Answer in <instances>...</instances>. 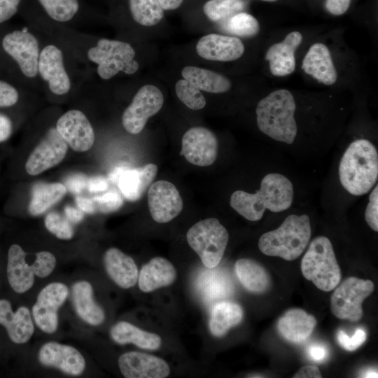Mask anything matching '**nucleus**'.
<instances>
[{
	"instance_id": "f257e3e1",
	"label": "nucleus",
	"mask_w": 378,
	"mask_h": 378,
	"mask_svg": "<svg viewBox=\"0 0 378 378\" xmlns=\"http://www.w3.org/2000/svg\"><path fill=\"white\" fill-rule=\"evenodd\" d=\"M62 43L102 80L120 73L134 75L139 67L136 51L127 41L98 37L88 31L64 27L39 30Z\"/></svg>"
},
{
	"instance_id": "f03ea898",
	"label": "nucleus",
	"mask_w": 378,
	"mask_h": 378,
	"mask_svg": "<svg viewBox=\"0 0 378 378\" xmlns=\"http://www.w3.org/2000/svg\"><path fill=\"white\" fill-rule=\"evenodd\" d=\"M39 31L38 76L41 93L58 101L77 96L85 83L94 77L92 72L62 43Z\"/></svg>"
},
{
	"instance_id": "7ed1b4c3",
	"label": "nucleus",
	"mask_w": 378,
	"mask_h": 378,
	"mask_svg": "<svg viewBox=\"0 0 378 378\" xmlns=\"http://www.w3.org/2000/svg\"><path fill=\"white\" fill-rule=\"evenodd\" d=\"M41 46L40 31L27 24L6 30L1 35L0 52L9 63L12 83L34 92H41L38 76Z\"/></svg>"
},
{
	"instance_id": "20e7f679",
	"label": "nucleus",
	"mask_w": 378,
	"mask_h": 378,
	"mask_svg": "<svg viewBox=\"0 0 378 378\" xmlns=\"http://www.w3.org/2000/svg\"><path fill=\"white\" fill-rule=\"evenodd\" d=\"M20 14L38 30L64 27L87 31L97 17L88 0H24Z\"/></svg>"
},
{
	"instance_id": "39448f33",
	"label": "nucleus",
	"mask_w": 378,
	"mask_h": 378,
	"mask_svg": "<svg viewBox=\"0 0 378 378\" xmlns=\"http://www.w3.org/2000/svg\"><path fill=\"white\" fill-rule=\"evenodd\" d=\"M293 200V187L290 181L282 174L270 173L263 177L260 189L255 193L234 191L230 204L244 218L257 221L262 218L266 209L276 213L287 210Z\"/></svg>"
},
{
	"instance_id": "423d86ee",
	"label": "nucleus",
	"mask_w": 378,
	"mask_h": 378,
	"mask_svg": "<svg viewBox=\"0 0 378 378\" xmlns=\"http://www.w3.org/2000/svg\"><path fill=\"white\" fill-rule=\"evenodd\" d=\"M340 181L353 195L368 193L378 178V153L367 139L353 141L344 153L339 166Z\"/></svg>"
},
{
	"instance_id": "0eeeda50",
	"label": "nucleus",
	"mask_w": 378,
	"mask_h": 378,
	"mask_svg": "<svg viewBox=\"0 0 378 378\" xmlns=\"http://www.w3.org/2000/svg\"><path fill=\"white\" fill-rule=\"evenodd\" d=\"M296 104L290 92L275 90L262 99L256 108L259 130L272 139L291 144L297 135L294 118Z\"/></svg>"
},
{
	"instance_id": "6e6552de",
	"label": "nucleus",
	"mask_w": 378,
	"mask_h": 378,
	"mask_svg": "<svg viewBox=\"0 0 378 378\" xmlns=\"http://www.w3.org/2000/svg\"><path fill=\"white\" fill-rule=\"evenodd\" d=\"M311 234L309 216L292 214L278 228L264 233L259 239L258 248L265 255L291 261L303 253Z\"/></svg>"
},
{
	"instance_id": "1a4fd4ad",
	"label": "nucleus",
	"mask_w": 378,
	"mask_h": 378,
	"mask_svg": "<svg viewBox=\"0 0 378 378\" xmlns=\"http://www.w3.org/2000/svg\"><path fill=\"white\" fill-rule=\"evenodd\" d=\"M301 271L307 280L323 291L336 288L341 280V270L329 239L319 236L311 241L302 259Z\"/></svg>"
},
{
	"instance_id": "9d476101",
	"label": "nucleus",
	"mask_w": 378,
	"mask_h": 378,
	"mask_svg": "<svg viewBox=\"0 0 378 378\" xmlns=\"http://www.w3.org/2000/svg\"><path fill=\"white\" fill-rule=\"evenodd\" d=\"M186 239L189 246L199 255L204 265L212 269L220 263L223 257L229 240V234L217 218H209L190 227Z\"/></svg>"
},
{
	"instance_id": "9b49d317",
	"label": "nucleus",
	"mask_w": 378,
	"mask_h": 378,
	"mask_svg": "<svg viewBox=\"0 0 378 378\" xmlns=\"http://www.w3.org/2000/svg\"><path fill=\"white\" fill-rule=\"evenodd\" d=\"M374 288V284L370 280L356 277L345 279L332 295L330 309L332 314L340 319L358 321L363 316L362 303Z\"/></svg>"
},
{
	"instance_id": "f8f14e48",
	"label": "nucleus",
	"mask_w": 378,
	"mask_h": 378,
	"mask_svg": "<svg viewBox=\"0 0 378 378\" xmlns=\"http://www.w3.org/2000/svg\"><path fill=\"white\" fill-rule=\"evenodd\" d=\"M163 104L164 96L158 87L153 85L142 86L122 114L124 129L131 134H139L148 120L161 109Z\"/></svg>"
},
{
	"instance_id": "ddd939ff",
	"label": "nucleus",
	"mask_w": 378,
	"mask_h": 378,
	"mask_svg": "<svg viewBox=\"0 0 378 378\" xmlns=\"http://www.w3.org/2000/svg\"><path fill=\"white\" fill-rule=\"evenodd\" d=\"M68 295V287L61 282L50 283L39 292L32 307L31 314L35 323L43 332L52 334L57 330V312Z\"/></svg>"
},
{
	"instance_id": "4468645a",
	"label": "nucleus",
	"mask_w": 378,
	"mask_h": 378,
	"mask_svg": "<svg viewBox=\"0 0 378 378\" xmlns=\"http://www.w3.org/2000/svg\"><path fill=\"white\" fill-rule=\"evenodd\" d=\"M55 127L67 145L76 151H87L94 143V127L87 114L80 109L71 108L61 114Z\"/></svg>"
},
{
	"instance_id": "2eb2a0df",
	"label": "nucleus",
	"mask_w": 378,
	"mask_h": 378,
	"mask_svg": "<svg viewBox=\"0 0 378 378\" xmlns=\"http://www.w3.org/2000/svg\"><path fill=\"white\" fill-rule=\"evenodd\" d=\"M67 150L68 145L55 125L49 127L27 160V172L35 176L55 167L65 158Z\"/></svg>"
},
{
	"instance_id": "dca6fc26",
	"label": "nucleus",
	"mask_w": 378,
	"mask_h": 378,
	"mask_svg": "<svg viewBox=\"0 0 378 378\" xmlns=\"http://www.w3.org/2000/svg\"><path fill=\"white\" fill-rule=\"evenodd\" d=\"M218 149L217 137L206 127H192L183 136L181 154L195 166L211 165L217 158Z\"/></svg>"
},
{
	"instance_id": "f3484780",
	"label": "nucleus",
	"mask_w": 378,
	"mask_h": 378,
	"mask_svg": "<svg viewBox=\"0 0 378 378\" xmlns=\"http://www.w3.org/2000/svg\"><path fill=\"white\" fill-rule=\"evenodd\" d=\"M148 205L153 219L158 223H165L180 214L183 202L178 189L173 183L160 180L149 186Z\"/></svg>"
},
{
	"instance_id": "a211bd4d",
	"label": "nucleus",
	"mask_w": 378,
	"mask_h": 378,
	"mask_svg": "<svg viewBox=\"0 0 378 378\" xmlns=\"http://www.w3.org/2000/svg\"><path fill=\"white\" fill-rule=\"evenodd\" d=\"M118 363L126 378H164L170 373V368L164 360L140 351L122 354Z\"/></svg>"
},
{
	"instance_id": "6ab92c4d",
	"label": "nucleus",
	"mask_w": 378,
	"mask_h": 378,
	"mask_svg": "<svg viewBox=\"0 0 378 378\" xmlns=\"http://www.w3.org/2000/svg\"><path fill=\"white\" fill-rule=\"evenodd\" d=\"M38 358L43 365L73 376L81 374L85 368V360L78 349L56 342L44 344L38 351Z\"/></svg>"
},
{
	"instance_id": "aec40b11",
	"label": "nucleus",
	"mask_w": 378,
	"mask_h": 378,
	"mask_svg": "<svg viewBox=\"0 0 378 378\" xmlns=\"http://www.w3.org/2000/svg\"><path fill=\"white\" fill-rule=\"evenodd\" d=\"M196 51L199 56L207 60L230 62L242 56L244 46L237 37L210 34L200 38Z\"/></svg>"
},
{
	"instance_id": "412c9836",
	"label": "nucleus",
	"mask_w": 378,
	"mask_h": 378,
	"mask_svg": "<svg viewBox=\"0 0 378 378\" xmlns=\"http://www.w3.org/2000/svg\"><path fill=\"white\" fill-rule=\"evenodd\" d=\"M0 324L6 329L9 338L15 344L27 342L34 332L29 308L22 306L13 312L10 302L6 300H0Z\"/></svg>"
},
{
	"instance_id": "4be33fe9",
	"label": "nucleus",
	"mask_w": 378,
	"mask_h": 378,
	"mask_svg": "<svg viewBox=\"0 0 378 378\" xmlns=\"http://www.w3.org/2000/svg\"><path fill=\"white\" fill-rule=\"evenodd\" d=\"M302 41L300 32L289 33L279 43L271 46L265 55L269 61L271 73L275 76H285L295 69V52Z\"/></svg>"
},
{
	"instance_id": "5701e85b",
	"label": "nucleus",
	"mask_w": 378,
	"mask_h": 378,
	"mask_svg": "<svg viewBox=\"0 0 378 378\" xmlns=\"http://www.w3.org/2000/svg\"><path fill=\"white\" fill-rule=\"evenodd\" d=\"M104 265L110 278L120 288L135 286L139 271L134 259L117 248H110L104 253Z\"/></svg>"
},
{
	"instance_id": "b1692460",
	"label": "nucleus",
	"mask_w": 378,
	"mask_h": 378,
	"mask_svg": "<svg viewBox=\"0 0 378 378\" xmlns=\"http://www.w3.org/2000/svg\"><path fill=\"white\" fill-rule=\"evenodd\" d=\"M177 276L173 264L163 257H154L144 265L138 276L139 289L150 293L172 284Z\"/></svg>"
},
{
	"instance_id": "393cba45",
	"label": "nucleus",
	"mask_w": 378,
	"mask_h": 378,
	"mask_svg": "<svg viewBox=\"0 0 378 378\" xmlns=\"http://www.w3.org/2000/svg\"><path fill=\"white\" fill-rule=\"evenodd\" d=\"M302 69L318 82L330 85L337 78L328 48L321 43L313 44L305 55Z\"/></svg>"
},
{
	"instance_id": "a878e982",
	"label": "nucleus",
	"mask_w": 378,
	"mask_h": 378,
	"mask_svg": "<svg viewBox=\"0 0 378 378\" xmlns=\"http://www.w3.org/2000/svg\"><path fill=\"white\" fill-rule=\"evenodd\" d=\"M158 170V166L151 163L136 168L125 167L116 183L128 201H136L150 186Z\"/></svg>"
},
{
	"instance_id": "bb28decb",
	"label": "nucleus",
	"mask_w": 378,
	"mask_h": 378,
	"mask_svg": "<svg viewBox=\"0 0 378 378\" xmlns=\"http://www.w3.org/2000/svg\"><path fill=\"white\" fill-rule=\"evenodd\" d=\"M27 254L18 244H13L8 249L7 278L12 289L18 293L29 290L34 283V273L31 264L27 262Z\"/></svg>"
},
{
	"instance_id": "cd10ccee",
	"label": "nucleus",
	"mask_w": 378,
	"mask_h": 378,
	"mask_svg": "<svg viewBox=\"0 0 378 378\" xmlns=\"http://www.w3.org/2000/svg\"><path fill=\"white\" fill-rule=\"evenodd\" d=\"M316 325V319L312 315L301 309H291L279 319L277 328L286 340L298 344L311 335Z\"/></svg>"
},
{
	"instance_id": "c85d7f7f",
	"label": "nucleus",
	"mask_w": 378,
	"mask_h": 378,
	"mask_svg": "<svg viewBox=\"0 0 378 378\" xmlns=\"http://www.w3.org/2000/svg\"><path fill=\"white\" fill-rule=\"evenodd\" d=\"M71 297L74 309L83 321L91 326H99L104 321V311L94 301L90 283L86 281L76 282L72 286Z\"/></svg>"
},
{
	"instance_id": "c756f323",
	"label": "nucleus",
	"mask_w": 378,
	"mask_h": 378,
	"mask_svg": "<svg viewBox=\"0 0 378 378\" xmlns=\"http://www.w3.org/2000/svg\"><path fill=\"white\" fill-rule=\"evenodd\" d=\"M110 335L118 344H134L144 349L156 350L162 344V339L158 334L142 330L127 321L115 323L111 328Z\"/></svg>"
},
{
	"instance_id": "7c9ffc66",
	"label": "nucleus",
	"mask_w": 378,
	"mask_h": 378,
	"mask_svg": "<svg viewBox=\"0 0 378 378\" xmlns=\"http://www.w3.org/2000/svg\"><path fill=\"white\" fill-rule=\"evenodd\" d=\"M183 79L192 83L199 90L210 93H223L228 91L231 81L216 71L194 66H187L181 71Z\"/></svg>"
},
{
	"instance_id": "2f4dec72",
	"label": "nucleus",
	"mask_w": 378,
	"mask_h": 378,
	"mask_svg": "<svg viewBox=\"0 0 378 378\" xmlns=\"http://www.w3.org/2000/svg\"><path fill=\"white\" fill-rule=\"evenodd\" d=\"M243 309L238 304L223 301L216 304L210 314L209 327L214 337H222L235 326L241 323Z\"/></svg>"
},
{
	"instance_id": "473e14b6",
	"label": "nucleus",
	"mask_w": 378,
	"mask_h": 378,
	"mask_svg": "<svg viewBox=\"0 0 378 378\" xmlns=\"http://www.w3.org/2000/svg\"><path fill=\"white\" fill-rule=\"evenodd\" d=\"M66 188L61 183H35L31 188V197L28 210L36 216L45 213L65 195Z\"/></svg>"
},
{
	"instance_id": "72a5a7b5",
	"label": "nucleus",
	"mask_w": 378,
	"mask_h": 378,
	"mask_svg": "<svg viewBox=\"0 0 378 378\" xmlns=\"http://www.w3.org/2000/svg\"><path fill=\"white\" fill-rule=\"evenodd\" d=\"M234 270L243 286L252 293L265 292L270 286V276L265 269L258 262L248 259H239Z\"/></svg>"
},
{
	"instance_id": "f704fd0d",
	"label": "nucleus",
	"mask_w": 378,
	"mask_h": 378,
	"mask_svg": "<svg viewBox=\"0 0 378 378\" xmlns=\"http://www.w3.org/2000/svg\"><path fill=\"white\" fill-rule=\"evenodd\" d=\"M132 20L146 27L158 24L164 17V10L158 0H127Z\"/></svg>"
},
{
	"instance_id": "c9c22d12",
	"label": "nucleus",
	"mask_w": 378,
	"mask_h": 378,
	"mask_svg": "<svg viewBox=\"0 0 378 378\" xmlns=\"http://www.w3.org/2000/svg\"><path fill=\"white\" fill-rule=\"evenodd\" d=\"M245 7V0H209L204 4L203 11L210 20L218 22L239 13Z\"/></svg>"
},
{
	"instance_id": "e433bc0d",
	"label": "nucleus",
	"mask_w": 378,
	"mask_h": 378,
	"mask_svg": "<svg viewBox=\"0 0 378 378\" xmlns=\"http://www.w3.org/2000/svg\"><path fill=\"white\" fill-rule=\"evenodd\" d=\"M224 29L227 31L240 36H253L259 31V23L251 14L238 13L228 18Z\"/></svg>"
},
{
	"instance_id": "4c0bfd02",
	"label": "nucleus",
	"mask_w": 378,
	"mask_h": 378,
	"mask_svg": "<svg viewBox=\"0 0 378 378\" xmlns=\"http://www.w3.org/2000/svg\"><path fill=\"white\" fill-rule=\"evenodd\" d=\"M175 92L178 99L192 110H200L206 105V99L200 90L186 79L176 82Z\"/></svg>"
},
{
	"instance_id": "58836bf2",
	"label": "nucleus",
	"mask_w": 378,
	"mask_h": 378,
	"mask_svg": "<svg viewBox=\"0 0 378 378\" xmlns=\"http://www.w3.org/2000/svg\"><path fill=\"white\" fill-rule=\"evenodd\" d=\"M46 229L56 237L63 240L71 239L74 231L69 220L57 212H50L45 218Z\"/></svg>"
},
{
	"instance_id": "ea45409f",
	"label": "nucleus",
	"mask_w": 378,
	"mask_h": 378,
	"mask_svg": "<svg viewBox=\"0 0 378 378\" xmlns=\"http://www.w3.org/2000/svg\"><path fill=\"white\" fill-rule=\"evenodd\" d=\"M96 211L102 214H109L118 210L123 204V199L120 193L111 190L92 197Z\"/></svg>"
},
{
	"instance_id": "a19ab883",
	"label": "nucleus",
	"mask_w": 378,
	"mask_h": 378,
	"mask_svg": "<svg viewBox=\"0 0 378 378\" xmlns=\"http://www.w3.org/2000/svg\"><path fill=\"white\" fill-rule=\"evenodd\" d=\"M30 91L10 82L0 79V108H9L16 105L22 93Z\"/></svg>"
},
{
	"instance_id": "79ce46f5",
	"label": "nucleus",
	"mask_w": 378,
	"mask_h": 378,
	"mask_svg": "<svg viewBox=\"0 0 378 378\" xmlns=\"http://www.w3.org/2000/svg\"><path fill=\"white\" fill-rule=\"evenodd\" d=\"M34 256V260L31 263L34 274L39 278L48 276L56 266L55 255L49 251H43L38 252Z\"/></svg>"
},
{
	"instance_id": "37998d69",
	"label": "nucleus",
	"mask_w": 378,
	"mask_h": 378,
	"mask_svg": "<svg viewBox=\"0 0 378 378\" xmlns=\"http://www.w3.org/2000/svg\"><path fill=\"white\" fill-rule=\"evenodd\" d=\"M339 344L346 351H353L362 345L366 340V333L364 330L358 328L351 337H349L343 330L337 333Z\"/></svg>"
},
{
	"instance_id": "c03bdc74",
	"label": "nucleus",
	"mask_w": 378,
	"mask_h": 378,
	"mask_svg": "<svg viewBox=\"0 0 378 378\" xmlns=\"http://www.w3.org/2000/svg\"><path fill=\"white\" fill-rule=\"evenodd\" d=\"M365 218L368 225L374 230L378 231V186L372 190L369 196Z\"/></svg>"
},
{
	"instance_id": "a18cd8bd",
	"label": "nucleus",
	"mask_w": 378,
	"mask_h": 378,
	"mask_svg": "<svg viewBox=\"0 0 378 378\" xmlns=\"http://www.w3.org/2000/svg\"><path fill=\"white\" fill-rule=\"evenodd\" d=\"M24 0H0V26L20 13Z\"/></svg>"
},
{
	"instance_id": "49530a36",
	"label": "nucleus",
	"mask_w": 378,
	"mask_h": 378,
	"mask_svg": "<svg viewBox=\"0 0 378 378\" xmlns=\"http://www.w3.org/2000/svg\"><path fill=\"white\" fill-rule=\"evenodd\" d=\"M88 179L83 174H74L66 180V188L73 193L78 194L87 188Z\"/></svg>"
},
{
	"instance_id": "de8ad7c7",
	"label": "nucleus",
	"mask_w": 378,
	"mask_h": 378,
	"mask_svg": "<svg viewBox=\"0 0 378 378\" xmlns=\"http://www.w3.org/2000/svg\"><path fill=\"white\" fill-rule=\"evenodd\" d=\"M109 180L103 176H94L89 178L87 182V189L90 192H103L108 189Z\"/></svg>"
},
{
	"instance_id": "09e8293b",
	"label": "nucleus",
	"mask_w": 378,
	"mask_h": 378,
	"mask_svg": "<svg viewBox=\"0 0 378 378\" xmlns=\"http://www.w3.org/2000/svg\"><path fill=\"white\" fill-rule=\"evenodd\" d=\"M351 0H326V8L332 15H340L349 8Z\"/></svg>"
},
{
	"instance_id": "8fccbe9b",
	"label": "nucleus",
	"mask_w": 378,
	"mask_h": 378,
	"mask_svg": "<svg viewBox=\"0 0 378 378\" xmlns=\"http://www.w3.org/2000/svg\"><path fill=\"white\" fill-rule=\"evenodd\" d=\"M307 355L310 359L316 362H323L328 356L326 346L321 344H312L307 348Z\"/></svg>"
},
{
	"instance_id": "3c124183",
	"label": "nucleus",
	"mask_w": 378,
	"mask_h": 378,
	"mask_svg": "<svg viewBox=\"0 0 378 378\" xmlns=\"http://www.w3.org/2000/svg\"><path fill=\"white\" fill-rule=\"evenodd\" d=\"M13 122L9 117L0 114V142L7 140L13 132Z\"/></svg>"
},
{
	"instance_id": "603ef678",
	"label": "nucleus",
	"mask_w": 378,
	"mask_h": 378,
	"mask_svg": "<svg viewBox=\"0 0 378 378\" xmlns=\"http://www.w3.org/2000/svg\"><path fill=\"white\" fill-rule=\"evenodd\" d=\"M294 378H321L319 369L315 365H306L300 368L293 376Z\"/></svg>"
},
{
	"instance_id": "864d4df0",
	"label": "nucleus",
	"mask_w": 378,
	"mask_h": 378,
	"mask_svg": "<svg viewBox=\"0 0 378 378\" xmlns=\"http://www.w3.org/2000/svg\"><path fill=\"white\" fill-rule=\"evenodd\" d=\"M76 203L83 212L93 214L97 211L92 198L78 195L76 198Z\"/></svg>"
},
{
	"instance_id": "5fc2aeb1",
	"label": "nucleus",
	"mask_w": 378,
	"mask_h": 378,
	"mask_svg": "<svg viewBox=\"0 0 378 378\" xmlns=\"http://www.w3.org/2000/svg\"><path fill=\"white\" fill-rule=\"evenodd\" d=\"M64 214L66 218L72 223H80L84 218L83 211L71 206L64 208Z\"/></svg>"
},
{
	"instance_id": "6e6d98bb",
	"label": "nucleus",
	"mask_w": 378,
	"mask_h": 378,
	"mask_svg": "<svg viewBox=\"0 0 378 378\" xmlns=\"http://www.w3.org/2000/svg\"><path fill=\"white\" fill-rule=\"evenodd\" d=\"M163 10H174L178 8L183 0H158Z\"/></svg>"
},
{
	"instance_id": "4d7b16f0",
	"label": "nucleus",
	"mask_w": 378,
	"mask_h": 378,
	"mask_svg": "<svg viewBox=\"0 0 378 378\" xmlns=\"http://www.w3.org/2000/svg\"><path fill=\"white\" fill-rule=\"evenodd\" d=\"M362 377H377V372L374 369H368L361 374Z\"/></svg>"
},
{
	"instance_id": "13d9d810",
	"label": "nucleus",
	"mask_w": 378,
	"mask_h": 378,
	"mask_svg": "<svg viewBox=\"0 0 378 378\" xmlns=\"http://www.w3.org/2000/svg\"><path fill=\"white\" fill-rule=\"evenodd\" d=\"M262 1L273 2V1H276L277 0H262Z\"/></svg>"
}]
</instances>
